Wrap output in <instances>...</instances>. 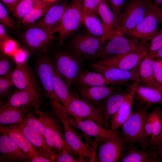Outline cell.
Here are the masks:
<instances>
[{"mask_svg": "<svg viewBox=\"0 0 162 162\" xmlns=\"http://www.w3.org/2000/svg\"><path fill=\"white\" fill-rule=\"evenodd\" d=\"M4 26L1 23H0V43L2 44L10 38H9L4 27Z\"/></svg>", "mask_w": 162, "mask_h": 162, "instance_id": "681fc988", "label": "cell"}, {"mask_svg": "<svg viewBox=\"0 0 162 162\" xmlns=\"http://www.w3.org/2000/svg\"><path fill=\"white\" fill-rule=\"evenodd\" d=\"M153 60L147 55L142 59L138 67L139 79L136 83L143 86L160 88L154 76Z\"/></svg>", "mask_w": 162, "mask_h": 162, "instance_id": "4316f807", "label": "cell"}, {"mask_svg": "<svg viewBox=\"0 0 162 162\" xmlns=\"http://www.w3.org/2000/svg\"><path fill=\"white\" fill-rule=\"evenodd\" d=\"M13 12L15 7L20 0H1Z\"/></svg>", "mask_w": 162, "mask_h": 162, "instance_id": "f907efd6", "label": "cell"}, {"mask_svg": "<svg viewBox=\"0 0 162 162\" xmlns=\"http://www.w3.org/2000/svg\"><path fill=\"white\" fill-rule=\"evenodd\" d=\"M19 125L23 134L40 154L55 162L54 159L58 152L49 147L45 138L27 126L23 122L19 124Z\"/></svg>", "mask_w": 162, "mask_h": 162, "instance_id": "44dd1931", "label": "cell"}, {"mask_svg": "<svg viewBox=\"0 0 162 162\" xmlns=\"http://www.w3.org/2000/svg\"><path fill=\"white\" fill-rule=\"evenodd\" d=\"M22 0H20V1H22Z\"/></svg>", "mask_w": 162, "mask_h": 162, "instance_id": "94428289", "label": "cell"}, {"mask_svg": "<svg viewBox=\"0 0 162 162\" xmlns=\"http://www.w3.org/2000/svg\"><path fill=\"white\" fill-rule=\"evenodd\" d=\"M82 61L70 51L57 52L52 62L59 74L69 86L74 83L81 70Z\"/></svg>", "mask_w": 162, "mask_h": 162, "instance_id": "52a82bcc", "label": "cell"}, {"mask_svg": "<svg viewBox=\"0 0 162 162\" xmlns=\"http://www.w3.org/2000/svg\"><path fill=\"white\" fill-rule=\"evenodd\" d=\"M152 65L154 77L160 87L162 84V66L159 59H153Z\"/></svg>", "mask_w": 162, "mask_h": 162, "instance_id": "ee69618b", "label": "cell"}, {"mask_svg": "<svg viewBox=\"0 0 162 162\" xmlns=\"http://www.w3.org/2000/svg\"><path fill=\"white\" fill-rule=\"evenodd\" d=\"M128 93L117 91L100 104L103 117V128H105L108 126L110 118L118 110Z\"/></svg>", "mask_w": 162, "mask_h": 162, "instance_id": "7402d4cb", "label": "cell"}, {"mask_svg": "<svg viewBox=\"0 0 162 162\" xmlns=\"http://www.w3.org/2000/svg\"><path fill=\"white\" fill-rule=\"evenodd\" d=\"M153 146L154 148V150L156 151L161 157L162 156V142L158 143Z\"/></svg>", "mask_w": 162, "mask_h": 162, "instance_id": "db71d44e", "label": "cell"}, {"mask_svg": "<svg viewBox=\"0 0 162 162\" xmlns=\"http://www.w3.org/2000/svg\"><path fill=\"white\" fill-rule=\"evenodd\" d=\"M110 8L116 15L120 17L125 0H109Z\"/></svg>", "mask_w": 162, "mask_h": 162, "instance_id": "f6af8a7d", "label": "cell"}, {"mask_svg": "<svg viewBox=\"0 0 162 162\" xmlns=\"http://www.w3.org/2000/svg\"><path fill=\"white\" fill-rule=\"evenodd\" d=\"M52 112L62 124L65 140L68 145L78 154L81 162H94L92 148L84 143L68 118L69 114L60 102L51 105Z\"/></svg>", "mask_w": 162, "mask_h": 162, "instance_id": "6da1fadb", "label": "cell"}, {"mask_svg": "<svg viewBox=\"0 0 162 162\" xmlns=\"http://www.w3.org/2000/svg\"><path fill=\"white\" fill-rule=\"evenodd\" d=\"M146 50V43L129 37L118 30L105 45L97 58L104 59Z\"/></svg>", "mask_w": 162, "mask_h": 162, "instance_id": "3957f363", "label": "cell"}, {"mask_svg": "<svg viewBox=\"0 0 162 162\" xmlns=\"http://www.w3.org/2000/svg\"><path fill=\"white\" fill-rule=\"evenodd\" d=\"M161 158H162V156H161Z\"/></svg>", "mask_w": 162, "mask_h": 162, "instance_id": "6125c7cd", "label": "cell"}, {"mask_svg": "<svg viewBox=\"0 0 162 162\" xmlns=\"http://www.w3.org/2000/svg\"><path fill=\"white\" fill-rule=\"evenodd\" d=\"M12 86H14L9 76V73L0 78V95L4 96Z\"/></svg>", "mask_w": 162, "mask_h": 162, "instance_id": "60d3db41", "label": "cell"}, {"mask_svg": "<svg viewBox=\"0 0 162 162\" xmlns=\"http://www.w3.org/2000/svg\"><path fill=\"white\" fill-rule=\"evenodd\" d=\"M10 67V61L7 58H2L0 61V75L3 76L8 73Z\"/></svg>", "mask_w": 162, "mask_h": 162, "instance_id": "bcb514c9", "label": "cell"}, {"mask_svg": "<svg viewBox=\"0 0 162 162\" xmlns=\"http://www.w3.org/2000/svg\"><path fill=\"white\" fill-rule=\"evenodd\" d=\"M82 98L96 105H100L106 98L117 91L114 86H77Z\"/></svg>", "mask_w": 162, "mask_h": 162, "instance_id": "ffe728a7", "label": "cell"}, {"mask_svg": "<svg viewBox=\"0 0 162 162\" xmlns=\"http://www.w3.org/2000/svg\"><path fill=\"white\" fill-rule=\"evenodd\" d=\"M53 3L40 0H36L35 4L30 12L21 19L24 24H32L46 14Z\"/></svg>", "mask_w": 162, "mask_h": 162, "instance_id": "d6a6232c", "label": "cell"}, {"mask_svg": "<svg viewBox=\"0 0 162 162\" xmlns=\"http://www.w3.org/2000/svg\"><path fill=\"white\" fill-rule=\"evenodd\" d=\"M35 111L45 127V139L49 147L59 152L67 151L79 158L78 154L66 143L62 131V124L59 119L52 112L39 110Z\"/></svg>", "mask_w": 162, "mask_h": 162, "instance_id": "7a4b0ae2", "label": "cell"}, {"mask_svg": "<svg viewBox=\"0 0 162 162\" xmlns=\"http://www.w3.org/2000/svg\"><path fill=\"white\" fill-rule=\"evenodd\" d=\"M41 104V96L37 89L19 90L11 95L2 106H32L36 111L39 110Z\"/></svg>", "mask_w": 162, "mask_h": 162, "instance_id": "ac0fdd59", "label": "cell"}, {"mask_svg": "<svg viewBox=\"0 0 162 162\" xmlns=\"http://www.w3.org/2000/svg\"><path fill=\"white\" fill-rule=\"evenodd\" d=\"M156 5L162 8V0H149Z\"/></svg>", "mask_w": 162, "mask_h": 162, "instance_id": "9f6ffc18", "label": "cell"}, {"mask_svg": "<svg viewBox=\"0 0 162 162\" xmlns=\"http://www.w3.org/2000/svg\"><path fill=\"white\" fill-rule=\"evenodd\" d=\"M99 15L96 14L83 12V24L86 27L88 34L103 39L104 30L102 22L99 19Z\"/></svg>", "mask_w": 162, "mask_h": 162, "instance_id": "4dcf8cb0", "label": "cell"}, {"mask_svg": "<svg viewBox=\"0 0 162 162\" xmlns=\"http://www.w3.org/2000/svg\"><path fill=\"white\" fill-rule=\"evenodd\" d=\"M43 0L47 2L54 3L55 2L58 0Z\"/></svg>", "mask_w": 162, "mask_h": 162, "instance_id": "6f0895ef", "label": "cell"}, {"mask_svg": "<svg viewBox=\"0 0 162 162\" xmlns=\"http://www.w3.org/2000/svg\"><path fill=\"white\" fill-rule=\"evenodd\" d=\"M134 96L148 105L162 104V89L141 85L136 82L130 86Z\"/></svg>", "mask_w": 162, "mask_h": 162, "instance_id": "603a6c76", "label": "cell"}, {"mask_svg": "<svg viewBox=\"0 0 162 162\" xmlns=\"http://www.w3.org/2000/svg\"><path fill=\"white\" fill-rule=\"evenodd\" d=\"M161 142H162V132L158 137L148 144V146H153Z\"/></svg>", "mask_w": 162, "mask_h": 162, "instance_id": "11a10c76", "label": "cell"}, {"mask_svg": "<svg viewBox=\"0 0 162 162\" xmlns=\"http://www.w3.org/2000/svg\"><path fill=\"white\" fill-rule=\"evenodd\" d=\"M110 6L106 2H102L98 10L104 27V35L103 40L105 42L110 40L119 30L120 25V17L112 10Z\"/></svg>", "mask_w": 162, "mask_h": 162, "instance_id": "d6986e66", "label": "cell"}, {"mask_svg": "<svg viewBox=\"0 0 162 162\" xmlns=\"http://www.w3.org/2000/svg\"><path fill=\"white\" fill-rule=\"evenodd\" d=\"M57 32V27L47 29L31 26L24 33L23 39L29 48L35 50H44Z\"/></svg>", "mask_w": 162, "mask_h": 162, "instance_id": "7c38bea8", "label": "cell"}, {"mask_svg": "<svg viewBox=\"0 0 162 162\" xmlns=\"http://www.w3.org/2000/svg\"><path fill=\"white\" fill-rule=\"evenodd\" d=\"M160 62V64L161 65V66H162V59H159Z\"/></svg>", "mask_w": 162, "mask_h": 162, "instance_id": "680465c9", "label": "cell"}, {"mask_svg": "<svg viewBox=\"0 0 162 162\" xmlns=\"http://www.w3.org/2000/svg\"><path fill=\"white\" fill-rule=\"evenodd\" d=\"M123 156L122 162H161L162 158L154 150L149 151L140 149L134 146L128 148Z\"/></svg>", "mask_w": 162, "mask_h": 162, "instance_id": "484cf974", "label": "cell"}, {"mask_svg": "<svg viewBox=\"0 0 162 162\" xmlns=\"http://www.w3.org/2000/svg\"><path fill=\"white\" fill-rule=\"evenodd\" d=\"M134 96L133 91L130 89L118 110L110 119L111 129L116 130L121 127L128 118L132 112Z\"/></svg>", "mask_w": 162, "mask_h": 162, "instance_id": "83f0119b", "label": "cell"}, {"mask_svg": "<svg viewBox=\"0 0 162 162\" xmlns=\"http://www.w3.org/2000/svg\"><path fill=\"white\" fill-rule=\"evenodd\" d=\"M103 2H106L110 4L109 0H83V12L99 14V8Z\"/></svg>", "mask_w": 162, "mask_h": 162, "instance_id": "74e56055", "label": "cell"}, {"mask_svg": "<svg viewBox=\"0 0 162 162\" xmlns=\"http://www.w3.org/2000/svg\"><path fill=\"white\" fill-rule=\"evenodd\" d=\"M57 162H80L81 160L67 151L58 152L54 159Z\"/></svg>", "mask_w": 162, "mask_h": 162, "instance_id": "b9f144b4", "label": "cell"}, {"mask_svg": "<svg viewBox=\"0 0 162 162\" xmlns=\"http://www.w3.org/2000/svg\"><path fill=\"white\" fill-rule=\"evenodd\" d=\"M36 0L20 1L16 5L13 12L18 18L22 19L31 10L34 6Z\"/></svg>", "mask_w": 162, "mask_h": 162, "instance_id": "8d00e7d4", "label": "cell"}, {"mask_svg": "<svg viewBox=\"0 0 162 162\" xmlns=\"http://www.w3.org/2000/svg\"><path fill=\"white\" fill-rule=\"evenodd\" d=\"M91 68L94 71L102 74L109 85L115 86L128 81L137 82L138 80V68L131 70H126L105 66L97 62L92 64Z\"/></svg>", "mask_w": 162, "mask_h": 162, "instance_id": "30bf717a", "label": "cell"}, {"mask_svg": "<svg viewBox=\"0 0 162 162\" xmlns=\"http://www.w3.org/2000/svg\"><path fill=\"white\" fill-rule=\"evenodd\" d=\"M32 162H53L51 159L42 156L35 157L31 160Z\"/></svg>", "mask_w": 162, "mask_h": 162, "instance_id": "f5cc1de1", "label": "cell"}, {"mask_svg": "<svg viewBox=\"0 0 162 162\" xmlns=\"http://www.w3.org/2000/svg\"><path fill=\"white\" fill-rule=\"evenodd\" d=\"M153 129L148 144L154 140L162 132V110L159 107H156L153 111Z\"/></svg>", "mask_w": 162, "mask_h": 162, "instance_id": "e575fe53", "label": "cell"}, {"mask_svg": "<svg viewBox=\"0 0 162 162\" xmlns=\"http://www.w3.org/2000/svg\"><path fill=\"white\" fill-rule=\"evenodd\" d=\"M30 106H2L0 110V125L20 123L29 110Z\"/></svg>", "mask_w": 162, "mask_h": 162, "instance_id": "d4e9b609", "label": "cell"}, {"mask_svg": "<svg viewBox=\"0 0 162 162\" xmlns=\"http://www.w3.org/2000/svg\"><path fill=\"white\" fill-rule=\"evenodd\" d=\"M53 66L55 93L58 99L66 109L69 104L71 96V94L69 92V86L61 77L53 65Z\"/></svg>", "mask_w": 162, "mask_h": 162, "instance_id": "1f68e13d", "label": "cell"}, {"mask_svg": "<svg viewBox=\"0 0 162 162\" xmlns=\"http://www.w3.org/2000/svg\"><path fill=\"white\" fill-rule=\"evenodd\" d=\"M9 76L13 86L19 90L37 89L34 76L26 62L17 64Z\"/></svg>", "mask_w": 162, "mask_h": 162, "instance_id": "e0dca14e", "label": "cell"}, {"mask_svg": "<svg viewBox=\"0 0 162 162\" xmlns=\"http://www.w3.org/2000/svg\"><path fill=\"white\" fill-rule=\"evenodd\" d=\"M68 5L65 4L53 5L40 20L31 26L47 29L57 27L60 23Z\"/></svg>", "mask_w": 162, "mask_h": 162, "instance_id": "cb8c5ba5", "label": "cell"}, {"mask_svg": "<svg viewBox=\"0 0 162 162\" xmlns=\"http://www.w3.org/2000/svg\"><path fill=\"white\" fill-rule=\"evenodd\" d=\"M149 12L146 0H130L120 16L119 30L125 34L132 31Z\"/></svg>", "mask_w": 162, "mask_h": 162, "instance_id": "ba28073f", "label": "cell"}, {"mask_svg": "<svg viewBox=\"0 0 162 162\" xmlns=\"http://www.w3.org/2000/svg\"><path fill=\"white\" fill-rule=\"evenodd\" d=\"M0 152L4 156L12 160L29 159L24 152L8 136L1 133Z\"/></svg>", "mask_w": 162, "mask_h": 162, "instance_id": "f1b7e54d", "label": "cell"}, {"mask_svg": "<svg viewBox=\"0 0 162 162\" xmlns=\"http://www.w3.org/2000/svg\"><path fill=\"white\" fill-rule=\"evenodd\" d=\"M77 86H94L109 85L104 76L98 72L84 70L82 69L75 80Z\"/></svg>", "mask_w": 162, "mask_h": 162, "instance_id": "f546056e", "label": "cell"}, {"mask_svg": "<svg viewBox=\"0 0 162 162\" xmlns=\"http://www.w3.org/2000/svg\"><path fill=\"white\" fill-rule=\"evenodd\" d=\"M123 137L118 134L112 139L103 142L99 150L97 161L99 162H117L123 156L125 144Z\"/></svg>", "mask_w": 162, "mask_h": 162, "instance_id": "5bb4252c", "label": "cell"}, {"mask_svg": "<svg viewBox=\"0 0 162 162\" xmlns=\"http://www.w3.org/2000/svg\"><path fill=\"white\" fill-rule=\"evenodd\" d=\"M147 50L135 52L114 56L100 59L97 63L105 66L131 70L138 68L142 59L147 55Z\"/></svg>", "mask_w": 162, "mask_h": 162, "instance_id": "9a60e30c", "label": "cell"}, {"mask_svg": "<svg viewBox=\"0 0 162 162\" xmlns=\"http://www.w3.org/2000/svg\"><path fill=\"white\" fill-rule=\"evenodd\" d=\"M103 39L87 34H79L72 39L70 52L82 61L97 58L105 45Z\"/></svg>", "mask_w": 162, "mask_h": 162, "instance_id": "277c9868", "label": "cell"}, {"mask_svg": "<svg viewBox=\"0 0 162 162\" xmlns=\"http://www.w3.org/2000/svg\"><path fill=\"white\" fill-rule=\"evenodd\" d=\"M68 118L73 126H76L87 135L94 137L92 149L94 158L96 148L99 142L110 140L119 134L116 130L106 129L91 120H79L69 115Z\"/></svg>", "mask_w": 162, "mask_h": 162, "instance_id": "9c48e42d", "label": "cell"}, {"mask_svg": "<svg viewBox=\"0 0 162 162\" xmlns=\"http://www.w3.org/2000/svg\"><path fill=\"white\" fill-rule=\"evenodd\" d=\"M66 110L70 115L76 119L91 120L103 127V117L100 104L95 105L71 94L70 100Z\"/></svg>", "mask_w": 162, "mask_h": 162, "instance_id": "8992f818", "label": "cell"}, {"mask_svg": "<svg viewBox=\"0 0 162 162\" xmlns=\"http://www.w3.org/2000/svg\"><path fill=\"white\" fill-rule=\"evenodd\" d=\"M147 55L153 59H162V47L155 51L148 52Z\"/></svg>", "mask_w": 162, "mask_h": 162, "instance_id": "816d5d0a", "label": "cell"}, {"mask_svg": "<svg viewBox=\"0 0 162 162\" xmlns=\"http://www.w3.org/2000/svg\"><path fill=\"white\" fill-rule=\"evenodd\" d=\"M147 107L139 108L131 112L128 118L122 126L125 143H140L143 122L148 112Z\"/></svg>", "mask_w": 162, "mask_h": 162, "instance_id": "8fae6325", "label": "cell"}, {"mask_svg": "<svg viewBox=\"0 0 162 162\" xmlns=\"http://www.w3.org/2000/svg\"><path fill=\"white\" fill-rule=\"evenodd\" d=\"M148 9L147 16L132 31L125 35L145 43L150 41L155 35L158 31L160 21L156 14Z\"/></svg>", "mask_w": 162, "mask_h": 162, "instance_id": "4fadbf2b", "label": "cell"}, {"mask_svg": "<svg viewBox=\"0 0 162 162\" xmlns=\"http://www.w3.org/2000/svg\"><path fill=\"white\" fill-rule=\"evenodd\" d=\"M160 88L161 89H162V84L160 86Z\"/></svg>", "mask_w": 162, "mask_h": 162, "instance_id": "91938a15", "label": "cell"}, {"mask_svg": "<svg viewBox=\"0 0 162 162\" xmlns=\"http://www.w3.org/2000/svg\"><path fill=\"white\" fill-rule=\"evenodd\" d=\"M0 132L12 140L24 152L29 159L31 160L42 156L23 134L19 125H0Z\"/></svg>", "mask_w": 162, "mask_h": 162, "instance_id": "2e32d148", "label": "cell"}, {"mask_svg": "<svg viewBox=\"0 0 162 162\" xmlns=\"http://www.w3.org/2000/svg\"><path fill=\"white\" fill-rule=\"evenodd\" d=\"M146 2L148 8L156 14L160 22L162 23V8L156 5L149 0H146Z\"/></svg>", "mask_w": 162, "mask_h": 162, "instance_id": "7dc6e473", "label": "cell"}, {"mask_svg": "<svg viewBox=\"0 0 162 162\" xmlns=\"http://www.w3.org/2000/svg\"><path fill=\"white\" fill-rule=\"evenodd\" d=\"M14 58L17 64L26 62L27 55L26 52L22 50H17L14 54Z\"/></svg>", "mask_w": 162, "mask_h": 162, "instance_id": "c3c4849f", "label": "cell"}, {"mask_svg": "<svg viewBox=\"0 0 162 162\" xmlns=\"http://www.w3.org/2000/svg\"><path fill=\"white\" fill-rule=\"evenodd\" d=\"M22 122L30 128L38 133L45 138V128L44 124L30 110L28 111Z\"/></svg>", "mask_w": 162, "mask_h": 162, "instance_id": "d590c367", "label": "cell"}, {"mask_svg": "<svg viewBox=\"0 0 162 162\" xmlns=\"http://www.w3.org/2000/svg\"><path fill=\"white\" fill-rule=\"evenodd\" d=\"M146 44L148 52L155 51L162 47V28L158 31L155 35Z\"/></svg>", "mask_w": 162, "mask_h": 162, "instance_id": "f35d334b", "label": "cell"}, {"mask_svg": "<svg viewBox=\"0 0 162 162\" xmlns=\"http://www.w3.org/2000/svg\"><path fill=\"white\" fill-rule=\"evenodd\" d=\"M153 114L152 111L147 112L145 118L142 128L140 143L145 148L148 145L152 133Z\"/></svg>", "mask_w": 162, "mask_h": 162, "instance_id": "836d02e7", "label": "cell"}, {"mask_svg": "<svg viewBox=\"0 0 162 162\" xmlns=\"http://www.w3.org/2000/svg\"><path fill=\"white\" fill-rule=\"evenodd\" d=\"M0 45L2 51L6 54H14L17 50L16 43L10 39Z\"/></svg>", "mask_w": 162, "mask_h": 162, "instance_id": "7bdbcfd3", "label": "cell"}, {"mask_svg": "<svg viewBox=\"0 0 162 162\" xmlns=\"http://www.w3.org/2000/svg\"><path fill=\"white\" fill-rule=\"evenodd\" d=\"M0 21L4 26L8 28L11 29L14 27V20L10 17L1 2H0Z\"/></svg>", "mask_w": 162, "mask_h": 162, "instance_id": "ab89813d", "label": "cell"}, {"mask_svg": "<svg viewBox=\"0 0 162 162\" xmlns=\"http://www.w3.org/2000/svg\"><path fill=\"white\" fill-rule=\"evenodd\" d=\"M83 0H72L67 5L57 26L58 40L61 42L76 31L83 24Z\"/></svg>", "mask_w": 162, "mask_h": 162, "instance_id": "5b68a950", "label": "cell"}]
</instances>
